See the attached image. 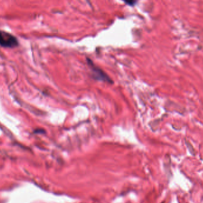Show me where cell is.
Masks as SVG:
<instances>
[{
  "label": "cell",
  "mask_w": 203,
  "mask_h": 203,
  "mask_svg": "<svg viewBox=\"0 0 203 203\" xmlns=\"http://www.w3.org/2000/svg\"><path fill=\"white\" fill-rule=\"evenodd\" d=\"M87 62H88V64L91 70L92 77L95 79L106 82L109 83H113V80L103 70L94 65L93 62L89 58L87 59Z\"/></svg>",
  "instance_id": "6da1fadb"
},
{
  "label": "cell",
  "mask_w": 203,
  "mask_h": 203,
  "mask_svg": "<svg viewBox=\"0 0 203 203\" xmlns=\"http://www.w3.org/2000/svg\"><path fill=\"white\" fill-rule=\"evenodd\" d=\"M17 38L13 35L0 31V45L6 48H13L18 45Z\"/></svg>",
  "instance_id": "7a4b0ae2"
},
{
  "label": "cell",
  "mask_w": 203,
  "mask_h": 203,
  "mask_svg": "<svg viewBox=\"0 0 203 203\" xmlns=\"http://www.w3.org/2000/svg\"><path fill=\"white\" fill-rule=\"evenodd\" d=\"M186 143H187V147H188V149H189V152L191 153V154L192 156H195V153L194 149L192 148V147L191 145L189 143L187 142H186Z\"/></svg>",
  "instance_id": "3957f363"
},
{
  "label": "cell",
  "mask_w": 203,
  "mask_h": 203,
  "mask_svg": "<svg viewBox=\"0 0 203 203\" xmlns=\"http://www.w3.org/2000/svg\"><path fill=\"white\" fill-rule=\"evenodd\" d=\"M124 2H125V3L127 4L129 6H134L137 3V1H125Z\"/></svg>",
  "instance_id": "277c9868"
}]
</instances>
